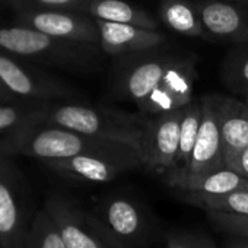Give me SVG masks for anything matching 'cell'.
I'll return each mask as SVG.
<instances>
[{
	"instance_id": "30bf717a",
	"label": "cell",
	"mask_w": 248,
	"mask_h": 248,
	"mask_svg": "<svg viewBox=\"0 0 248 248\" xmlns=\"http://www.w3.org/2000/svg\"><path fill=\"white\" fill-rule=\"evenodd\" d=\"M43 164L62 178L92 184L109 183L124 172L143 167L140 155L136 152L127 155H80Z\"/></svg>"
},
{
	"instance_id": "9c48e42d",
	"label": "cell",
	"mask_w": 248,
	"mask_h": 248,
	"mask_svg": "<svg viewBox=\"0 0 248 248\" xmlns=\"http://www.w3.org/2000/svg\"><path fill=\"white\" fill-rule=\"evenodd\" d=\"M15 24L34 28L56 40L92 47L99 43L95 19L66 11H18Z\"/></svg>"
},
{
	"instance_id": "cb8c5ba5",
	"label": "cell",
	"mask_w": 248,
	"mask_h": 248,
	"mask_svg": "<svg viewBox=\"0 0 248 248\" xmlns=\"http://www.w3.org/2000/svg\"><path fill=\"white\" fill-rule=\"evenodd\" d=\"M25 248H66L56 225L44 209L32 217Z\"/></svg>"
},
{
	"instance_id": "4dcf8cb0",
	"label": "cell",
	"mask_w": 248,
	"mask_h": 248,
	"mask_svg": "<svg viewBox=\"0 0 248 248\" xmlns=\"http://www.w3.org/2000/svg\"><path fill=\"white\" fill-rule=\"evenodd\" d=\"M226 2L238 3V5H242V6H247L248 8V0H226Z\"/></svg>"
},
{
	"instance_id": "5b68a950",
	"label": "cell",
	"mask_w": 248,
	"mask_h": 248,
	"mask_svg": "<svg viewBox=\"0 0 248 248\" xmlns=\"http://www.w3.org/2000/svg\"><path fill=\"white\" fill-rule=\"evenodd\" d=\"M0 83L22 101L60 102L73 101L79 96L64 82L5 53H0Z\"/></svg>"
},
{
	"instance_id": "ba28073f",
	"label": "cell",
	"mask_w": 248,
	"mask_h": 248,
	"mask_svg": "<svg viewBox=\"0 0 248 248\" xmlns=\"http://www.w3.org/2000/svg\"><path fill=\"white\" fill-rule=\"evenodd\" d=\"M44 210L56 225L66 248H120L92 213L83 212L69 200L53 196Z\"/></svg>"
},
{
	"instance_id": "5bb4252c",
	"label": "cell",
	"mask_w": 248,
	"mask_h": 248,
	"mask_svg": "<svg viewBox=\"0 0 248 248\" xmlns=\"http://www.w3.org/2000/svg\"><path fill=\"white\" fill-rule=\"evenodd\" d=\"M95 24L99 32V46L111 56L155 50L165 41L164 34L156 30H145L135 25L111 24L104 21H95Z\"/></svg>"
},
{
	"instance_id": "ac0fdd59",
	"label": "cell",
	"mask_w": 248,
	"mask_h": 248,
	"mask_svg": "<svg viewBox=\"0 0 248 248\" xmlns=\"http://www.w3.org/2000/svg\"><path fill=\"white\" fill-rule=\"evenodd\" d=\"M47 104L34 101L0 102V145L34 124H40Z\"/></svg>"
},
{
	"instance_id": "d6986e66",
	"label": "cell",
	"mask_w": 248,
	"mask_h": 248,
	"mask_svg": "<svg viewBox=\"0 0 248 248\" xmlns=\"http://www.w3.org/2000/svg\"><path fill=\"white\" fill-rule=\"evenodd\" d=\"M159 12L165 25L177 34L186 37H203L206 34L194 5L187 0H162Z\"/></svg>"
},
{
	"instance_id": "7402d4cb",
	"label": "cell",
	"mask_w": 248,
	"mask_h": 248,
	"mask_svg": "<svg viewBox=\"0 0 248 248\" xmlns=\"http://www.w3.org/2000/svg\"><path fill=\"white\" fill-rule=\"evenodd\" d=\"M181 199L207 212L248 215V190L233 191L223 196H202L191 191H180Z\"/></svg>"
},
{
	"instance_id": "f546056e",
	"label": "cell",
	"mask_w": 248,
	"mask_h": 248,
	"mask_svg": "<svg viewBox=\"0 0 248 248\" xmlns=\"http://www.w3.org/2000/svg\"><path fill=\"white\" fill-rule=\"evenodd\" d=\"M226 248H248V241L247 239H236L233 242H229Z\"/></svg>"
},
{
	"instance_id": "ffe728a7",
	"label": "cell",
	"mask_w": 248,
	"mask_h": 248,
	"mask_svg": "<svg viewBox=\"0 0 248 248\" xmlns=\"http://www.w3.org/2000/svg\"><path fill=\"white\" fill-rule=\"evenodd\" d=\"M241 190H248V178L225 167L186 184L177 191H191L202 196H223Z\"/></svg>"
},
{
	"instance_id": "d4e9b609",
	"label": "cell",
	"mask_w": 248,
	"mask_h": 248,
	"mask_svg": "<svg viewBox=\"0 0 248 248\" xmlns=\"http://www.w3.org/2000/svg\"><path fill=\"white\" fill-rule=\"evenodd\" d=\"M16 11H83L92 0H8Z\"/></svg>"
},
{
	"instance_id": "277c9868",
	"label": "cell",
	"mask_w": 248,
	"mask_h": 248,
	"mask_svg": "<svg viewBox=\"0 0 248 248\" xmlns=\"http://www.w3.org/2000/svg\"><path fill=\"white\" fill-rule=\"evenodd\" d=\"M200 101L203 118L190 162L186 168L165 177L167 186L174 190H180L191 181L225 168L220 133V95H204Z\"/></svg>"
},
{
	"instance_id": "f1b7e54d",
	"label": "cell",
	"mask_w": 248,
	"mask_h": 248,
	"mask_svg": "<svg viewBox=\"0 0 248 248\" xmlns=\"http://www.w3.org/2000/svg\"><path fill=\"white\" fill-rule=\"evenodd\" d=\"M0 102H22V99L14 96L2 83H0Z\"/></svg>"
},
{
	"instance_id": "9a60e30c",
	"label": "cell",
	"mask_w": 248,
	"mask_h": 248,
	"mask_svg": "<svg viewBox=\"0 0 248 248\" xmlns=\"http://www.w3.org/2000/svg\"><path fill=\"white\" fill-rule=\"evenodd\" d=\"M177 59L172 56H154L133 63L120 79L121 93L139 105L152 93Z\"/></svg>"
},
{
	"instance_id": "2e32d148",
	"label": "cell",
	"mask_w": 248,
	"mask_h": 248,
	"mask_svg": "<svg viewBox=\"0 0 248 248\" xmlns=\"http://www.w3.org/2000/svg\"><path fill=\"white\" fill-rule=\"evenodd\" d=\"M220 133L223 162L231 168L239 154L248 148V102L220 96Z\"/></svg>"
},
{
	"instance_id": "3957f363",
	"label": "cell",
	"mask_w": 248,
	"mask_h": 248,
	"mask_svg": "<svg viewBox=\"0 0 248 248\" xmlns=\"http://www.w3.org/2000/svg\"><path fill=\"white\" fill-rule=\"evenodd\" d=\"M88 48L56 40L24 25H0V53L27 63L80 67L88 62Z\"/></svg>"
},
{
	"instance_id": "8fae6325",
	"label": "cell",
	"mask_w": 248,
	"mask_h": 248,
	"mask_svg": "<svg viewBox=\"0 0 248 248\" xmlns=\"http://www.w3.org/2000/svg\"><path fill=\"white\" fill-rule=\"evenodd\" d=\"M194 82V60L177 59L152 93L138 105L139 112L152 117L186 108L193 102Z\"/></svg>"
},
{
	"instance_id": "603a6c76",
	"label": "cell",
	"mask_w": 248,
	"mask_h": 248,
	"mask_svg": "<svg viewBox=\"0 0 248 248\" xmlns=\"http://www.w3.org/2000/svg\"><path fill=\"white\" fill-rule=\"evenodd\" d=\"M222 80L231 92L248 96V46H238L228 54L222 66Z\"/></svg>"
},
{
	"instance_id": "4316f807",
	"label": "cell",
	"mask_w": 248,
	"mask_h": 248,
	"mask_svg": "<svg viewBox=\"0 0 248 248\" xmlns=\"http://www.w3.org/2000/svg\"><path fill=\"white\" fill-rule=\"evenodd\" d=\"M167 248H206L204 245L193 241L188 236L181 235H171L167 241Z\"/></svg>"
},
{
	"instance_id": "484cf974",
	"label": "cell",
	"mask_w": 248,
	"mask_h": 248,
	"mask_svg": "<svg viewBox=\"0 0 248 248\" xmlns=\"http://www.w3.org/2000/svg\"><path fill=\"white\" fill-rule=\"evenodd\" d=\"M207 217L220 231H223L235 238L248 241V215L207 212Z\"/></svg>"
},
{
	"instance_id": "8992f818",
	"label": "cell",
	"mask_w": 248,
	"mask_h": 248,
	"mask_svg": "<svg viewBox=\"0 0 248 248\" xmlns=\"http://www.w3.org/2000/svg\"><path fill=\"white\" fill-rule=\"evenodd\" d=\"M31 222L21 174L0 155V248H25Z\"/></svg>"
},
{
	"instance_id": "4fadbf2b",
	"label": "cell",
	"mask_w": 248,
	"mask_h": 248,
	"mask_svg": "<svg viewBox=\"0 0 248 248\" xmlns=\"http://www.w3.org/2000/svg\"><path fill=\"white\" fill-rule=\"evenodd\" d=\"M194 8L206 34L236 46H248L247 6L226 0H202Z\"/></svg>"
},
{
	"instance_id": "83f0119b",
	"label": "cell",
	"mask_w": 248,
	"mask_h": 248,
	"mask_svg": "<svg viewBox=\"0 0 248 248\" xmlns=\"http://www.w3.org/2000/svg\"><path fill=\"white\" fill-rule=\"evenodd\" d=\"M231 170H233L235 172H238L242 177L248 178V148L239 154V156L236 158V161L232 164Z\"/></svg>"
},
{
	"instance_id": "6da1fadb",
	"label": "cell",
	"mask_w": 248,
	"mask_h": 248,
	"mask_svg": "<svg viewBox=\"0 0 248 248\" xmlns=\"http://www.w3.org/2000/svg\"><path fill=\"white\" fill-rule=\"evenodd\" d=\"M146 115L72 101L48 102L40 124L62 127L83 136L126 145L140 155Z\"/></svg>"
},
{
	"instance_id": "44dd1931",
	"label": "cell",
	"mask_w": 248,
	"mask_h": 248,
	"mask_svg": "<svg viewBox=\"0 0 248 248\" xmlns=\"http://www.w3.org/2000/svg\"><path fill=\"white\" fill-rule=\"evenodd\" d=\"M202 118H203L202 101H193L184 108L183 120H181V130H180V145H178V154H177L174 171H180L188 165L193 149L199 138Z\"/></svg>"
},
{
	"instance_id": "52a82bcc",
	"label": "cell",
	"mask_w": 248,
	"mask_h": 248,
	"mask_svg": "<svg viewBox=\"0 0 248 248\" xmlns=\"http://www.w3.org/2000/svg\"><path fill=\"white\" fill-rule=\"evenodd\" d=\"M183 109L146 117L140 143L142 165L152 174L167 177L175 168Z\"/></svg>"
},
{
	"instance_id": "1f68e13d",
	"label": "cell",
	"mask_w": 248,
	"mask_h": 248,
	"mask_svg": "<svg viewBox=\"0 0 248 248\" xmlns=\"http://www.w3.org/2000/svg\"><path fill=\"white\" fill-rule=\"evenodd\" d=\"M244 101H247V102H248V96H245V98H244Z\"/></svg>"
},
{
	"instance_id": "e0dca14e",
	"label": "cell",
	"mask_w": 248,
	"mask_h": 248,
	"mask_svg": "<svg viewBox=\"0 0 248 248\" xmlns=\"http://www.w3.org/2000/svg\"><path fill=\"white\" fill-rule=\"evenodd\" d=\"M83 11L95 21L156 30V22L149 14L123 0H92Z\"/></svg>"
},
{
	"instance_id": "7a4b0ae2",
	"label": "cell",
	"mask_w": 248,
	"mask_h": 248,
	"mask_svg": "<svg viewBox=\"0 0 248 248\" xmlns=\"http://www.w3.org/2000/svg\"><path fill=\"white\" fill-rule=\"evenodd\" d=\"M139 154L136 149L89 136H83L62 127L34 124L0 145L2 156H28L43 162L69 159L80 155H127Z\"/></svg>"
},
{
	"instance_id": "7c38bea8",
	"label": "cell",
	"mask_w": 248,
	"mask_h": 248,
	"mask_svg": "<svg viewBox=\"0 0 248 248\" xmlns=\"http://www.w3.org/2000/svg\"><path fill=\"white\" fill-rule=\"evenodd\" d=\"M92 215L120 248H130L145 235L146 220L135 200L126 197L107 199Z\"/></svg>"
}]
</instances>
